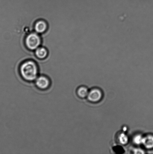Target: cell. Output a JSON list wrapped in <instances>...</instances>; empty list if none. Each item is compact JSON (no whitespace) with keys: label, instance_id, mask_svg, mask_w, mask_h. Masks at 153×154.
<instances>
[{"label":"cell","instance_id":"5b68a950","mask_svg":"<svg viewBox=\"0 0 153 154\" xmlns=\"http://www.w3.org/2000/svg\"><path fill=\"white\" fill-rule=\"evenodd\" d=\"M48 28L47 23L43 20H39L35 22L34 25V31L39 34L46 32Z\"/></svg>","mask_w":153,"mask_h":154},{"label":"cell","instance_id":"ba28073f","mask_svg":"<svg viewBox=\"0 0 153 154\" xmlns=\"http://www.w3.org/2000/svg\"><path fill=\"white\" fill-rule=\"evenodd\" d=\"M76 94L79 97L84 99L87 97L89 91L88 89L85 86H81L78 88L76 90Z\"/></svg>","mask_w":153,"mask_h":154},{"label":"cell","instance_id":"277c9868","mask_svg":"<svg viewBox=\"0 0 153 154\" xmlns=\"http://www.w3.org/2000/svg\"><path fill=\"white\" fill-rule=\"evenodd\" d=\"M103 93L101 90L97 88L92 89L89 91L87 98L89 102L96 103L99 102L103 97Z\"/></svg>","mask_w":153,"mask_h":154},{"label":"cell","instance_id":"30bf717a","mask_svg":"<svg viewBox=\"0 0 153 154\" xmlns=\"http://www.w3.org/2000/svg\"><path fill=\"white\" fill-rule=\"evenodd\" d=\"M143 137L141 134H136L133 137V143L136 145H140L142 144L143 143Z\"/></svg>","mask_w":153,"mask_h":154},{"label":"cell","instance_id":"8992f818","mask_svg":"<svg viewBox=\"0 0 153 154\" xmlns=\"http://www.w3.org/2000/svg\"><path fill=\"white\" fill-rule=\"evenodd\" d=\"M34 54L37 58L40 60L44 59L47 57L49 52L44 47L40 46L34 51Z\"/></svg>","mask_w":153,"mask_h":154},{"label":"cell","instance_id":"9c48e42d","mask_svg":"<svg viewBox=\"0 0 153 154\" xmlns=\"http://www.w3.org/2000/svg\"><path fill=\"white\" fill-rule=\"evenodd\" d=\"M118 140L120 144L126 145L128 142V137L125 133L121 132L118 135Z\"/></svg>","mask_w":153,"mask_h":154},{"label":"cell","instance_id":"8fae6325","mask_svg":"<svg viewBox=\"0 0 153 154\" xmlns=\"http://www.w3.org/2000/svg\"><path fill=\"white\" fill-rule=\"evenodd\" d=\"M135 154H144L145 153L144 151L143 150L140 149H136L133 151Z\"/></svg>","mask_w":153,"mask_h":154},{"label":"cell","instance_id":"6da1fadb","mask_svg":"<svg viewBox=\"0 0 153 154\" xmlns=\"http://www.w3.org/2000/svg\"><path fill=\"white\" fill-rule=\"evenodd\" d=\"M19 72L22 79L28 82H34L40 75L38 65L32 60H26L22 63Z\"/></svg>","mask_w":153,"mask_h":154},{"label":"cell","instance_id":"4fadbf2b","mask_svg":"<svg viewBox=\"0 0 153 154\" xmlns=\"http://www.w3.org/2000/svg\"><path fill=\"white\" fill-rule=\"evenodd\" d=\"M73 37H74V36H73ZM72 48H73V47H72ZM71 57H72V56H71ZM70 61H71V60H70ZM70 62H71V61H70Z\"/></svg>","mask_w":153,"mask_h":154},{"label":"cell","instance_id":"7c38bea8","mask_svg":"<svg viewBox=\"0 0 153 154\" xmlns=\"http://www.w3.org/2000/svg\"><path fill=\"white\" fill-rule=\"evenodd\" d=\"M73 39H74V37H73ZM72 50H73V48H72ZM71 60H72V58H71ZM71 63H70V64H71Z\"/></svg>","mask_w":153,"mask_h":154},{"label":"cell","instance_id":"7a4b0ae2","mask_svg":"<svg viewBox=\"0 0 153 154\" xmlns=\"http://www.w3.org/2000/svg\"><path fill=\"white\" fill-rule=\"evenodd\" d=\"M42 39L40 35L35 32L28 34L25 39V44L28 49L34 51L41 46Z\"/></svg>","mask_w":153,"mask_h":154},{"label":"cell","instance_id":"52a82bcc","mask_svg":"<svg viewBox=\"0 0 153 154\" xmlns=\"http://www.w3.org/2000/svg\"><path fill=\"white\" fill-rule=\"evenodd\" d=\"M142 144L146 149L153 148V136L149 135L144 137Z\"/></svg>","mask_w":153,"mask_h":154},{"label":"cell","instance_id":"3957f363","mask_svg":"<svg viewBox=\"0 0 153 154\" xmlns=\"http://www.w3.org/2000/svg\"><path fill=\"white\" fill-rule=\"evenodd\" d=\"M34 82L37 88L42 91L47 90L51 85L50 78L47 75H39Z\"/></svg>","mask_w":153,"mask_h":154}]
</instances>
